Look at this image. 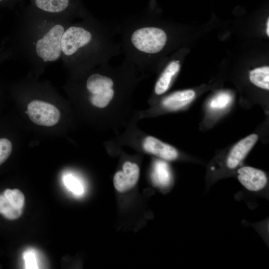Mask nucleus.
I'll use <instances>...</instances> for the list:
<instances>
[{
  "label": "nucleus",
  "mask_w": 269,
  "mask_h": 269,
  "mask_svg": "<svg viewBox=\"0 0 269 269\" xmlns=\"http://www.w3.org/2000/svg\"><path fill=\"white\" fill-rule=\"evenodd\" d=\"M251 82L258 87L269 89V67L264 66L256 68L250 72Z\"/></svg>",
  "instance_id": "13"
},
{
  "label": "nucleus",
  "mask_w": 269,
  "mask_h": 269,
  "mask_svg": "<svg viewBox=\"0 0 269 269\" xmlns=\"http://www.w3.org/2000/svg\"><path fill=\"white\" fill-rule=\"evenodd\" d=\"M64 182L66 187L74 193L80 195L83 192L81 183L75 177L67 175L64 178Z\"/></svg>",
  "instance_id": "16"
},
{
  "label": "nucleus",
  "mask_w": 269,
  "mask_h": 269,
  "mask_svg": "<svg viewBox=\"0 0 269 269\" xmlns=\"http://www.w3.org/2000/svg\"><path fill=\"white\" fill-rule=\"evenodd\" d=\"M73 21L45 15L30 7L21 17L18 35L19 51L32 68L42 70L61 60V39Z\"/></svg>",
  "instance_id": "2"
},
{
  "label": "nucleus",
  "mask_w": 269,
  "mask_h": 269,
  "mask_svg": "<svg viewBox=\"0 0 269 269\" xmlns=\"http://www.w3.org/2000/svg\"><path fill=\"white\" fill-rule=\"evenodd\" d=\"M154 177L156 182L161 186L169 184L171 175L168 165L160 160L156 162L154 168Z\"/></svg>",
  "instance_id": "14"
},
{
  "label": "nucleus",
  "mask_w": 269,
  "mask_h": 269,
  "mask_svg": "<svg viewBox=\"0 0 269 269\" xmlns=\"http://www.w3.org/2000/svg\"><path fill=\"white\" fill-rule=\"evenodd\" d=\"M139 176L138 166L135 163L126 161L123 165V170L117 171L114 175V187L120 192L127 191L136 184Z\"/></svg>",
  "instance_id": "8"
},
{
  "label": "nucleus",
  "mask_w": 269,
  "mask_h": 269,
  "mask_svg": "<svg viewBox=\"0 0 269 269\" xmlns=\"http://www.w3.org/2000/svg\"><path fill=\"white\" fill-rule=\"evenodd\" d=\"M26 269H37L38 266L35 256L31 251L25 252L23 254Z\"/></svg>",
  "instance_id": "18"
},
{
  "label": "nucleus",
  "mask_w": 269,
  "mask_h": 269,
  "mask_svg": "<svg viewBox=\"0 0 269 269\" xmlns=\"http://www.w3.org/2000/svg\"><path fill=\"white\" fill-rule=\"evenodd\" d=\"M29 7L45 15L73 21L76 17L83 18L86 13L78 7L77 0H30Z\"/></svg>",
  "instance_id": "4"
},
{
  "label": "nucleus",
  "mask_w": 269,
  "mask_h": 269,
  "mask_svg": "<svg viewBox=\"0 0 269 269\" xmlns=\"http://www.w3.org/2000/svg\"><path fill=\"white\" fill-rule=\"evenodd\" d=\"M25 197L18 189H6L0 194V214L8 220L19 218L23 211Z\"/></svg>",
  "instance_id": "6"
},
{
  "label": "nucleus",
  "mask_w": 269,
  "mask_h": 269,
  "mask_svg": "<svg viewBox=\"0 0 269 269\" xmlns=\"http://www.w3.org/2000/svg\"><path fill=\"white\" fill-rule=\"evenodd\" d=\"M27 111L30 120L39 126H54L60 118V113L55 106L39 100L31 101L27 105Z\"/></svg>",
  "instance_id": "5"
},
{
  "label": "nucleus",
  "mask_w": 269,
  "mask_h": 269,
  "mask_svg": "<svg viewBox=\"0 0 269 269\" xmlns=\"http://www.w3.org/2000/svg\"><path fill=\"white\" fill-rule=\"evenodd\" d=\"M142 145L146 151L165 160H173L178 155L174 147L151 136L145 138Z\"/></svg>",
  "instance_id": "10"
},
{
  "label": "nucleus",
  "mask_w": 269,
  "mask_h": 269,
  "mask_svg": "<svg viewBox=\"0 0 269 269\" xmlns=\"http://www.w3.org/2000/svg\"><path fill=\"white\" fill-rule=\"evenodd\" d=\"M231 95L226 92H222L215 95L209 103V107L213 110H221L227 108L231 103Z\"/></svg>",
  "instance_id": "15"
},
{
  "label": "nucleus",
  "mask_w": 269,
  "mask_h": 269,
  "mask_svg": "<svg viewBox=\"0 0 269 269\" xmlns=\"http://www.w3.org/2000/svg\"><path fill=\"white\" fill-rule=\"evenodd\" d=\"M117 34L118 25L87 15L80 21L72 22L64 32L61 60L74 72H87L109 63L122 52Z\"/></svg>",
  "instance_id": "1"
},
{
  "label": "nucleus",
  "mask_w": 269,
  "mask_h": 269,
  "mask_svg": "<svg viewBox=\"0 0 269 269\" xmlns=\"http://www.w3.org/2000/svg\"><path fill=\"white\" fill-rule=\"evenodd\" d=\"M85 87L90 103L99 108L108 106L116 93L115 80L103 72L102 64L97 70L90 72L86 79Z\"/></svg>",
  "instance_id": "3"
},
{
  "label": "nucleus",
  "mask_w": 269,
  "mask_h": 269,
  "mask_svg": "<svg viewBox=\"0 0 269 269\" xmlns=\"http://www.w3.org/2000/svg\"><path fill=\"white\" fill-rule=\"evenodd\" d=\"M195 96V92L192 90L177 91L164 98L162 101V105L168 110H177L189 104Z\"/></svg>",
  "instance_id": "12"
},
{
  "label": "nucleus",
  "mask_w": 269,
  "mask_h": 269,
  "mask_svg": "<svg viewBox=\"0 0 269 269\" xmlns=\"http://www.w3.org/2000/svg\"><path fill=\"white\" fill-rule=\"evenodd\" d=\"M2 0H0V1H2Z\"/></svg>",
  "instance_id": "20"
},
{
  "label": "nucleus",
  "mask_w": 269,
  "mask_h": 269,
  "mask_svg": "<svg viewBox=\"0 0 269 269\" xmlns=\"http://www.w3.org/2000/svg\"><path fill=\"white\" fill-rule=\"evenodd\" d=\"M267 26V33L268 36H269V18L268 19Z\"/></svg>",
  "instance_id": "19"
},
{
  "label": "nucleus",
  "mask_w": 269,
  "mask_h": 269,
  "mask_svg": "<svg viewBox=\"0 0 269 269\" xmlns=\"http://www.w3.org/2000/svg\"><path fill=\"white\" fill-rule=\"evenodd\" d=\"M12 143L7 138H0V165L4 162L12 152Z\"/></svg>",
  "instance_id": "17"
},
{
  "label": "nucleus",
  "mask_w": 269,
  "mask_h": 269,
  "mask_svg": "<svg viewBox=\"0 0 269 269\" xmlns=\"http://www.w3.org/2000/svg\"><path fill=\"white\" fill-rule=\"evenodd\" d=\"M237 173L239 182L250 191H259L267 184V175L260 169L251 166H244L240 168Z\"/></svg>",
  "instance_id": "7"
},
{
  "label": "nucleus",
  "mask_w": 269,
  "mask_h": 269,
  "mask_svg": "<svg viewBox=\"0 0 269 269\" xmlns=\"http://www.w3.org/2000/svg\"><path fill=\"white\" fill-rule=\"evenodd\" d=\"M257 134H251L238 142L230 151L226 165L230 169L237 168L243 161L258 139Z\"/></svg>",
  "instance_id": "9"
},
{
  "label": "nucleus",
  "mask_w": 269,
  "mask_h": 269,
  "mask_svg": "<svg viewBox=\"0 0 269 269\" xmlns=\"http://www.w3.org/2000/svg\"><path fill=\"white\" fill-rule=\"evenodd\" d=\"M180 67L178 60H172L167 65L155 83V94L161 95L168 90L174 77L179 72Z\"/></svg>",
  "instance_id": "11"
}]
</instances>
